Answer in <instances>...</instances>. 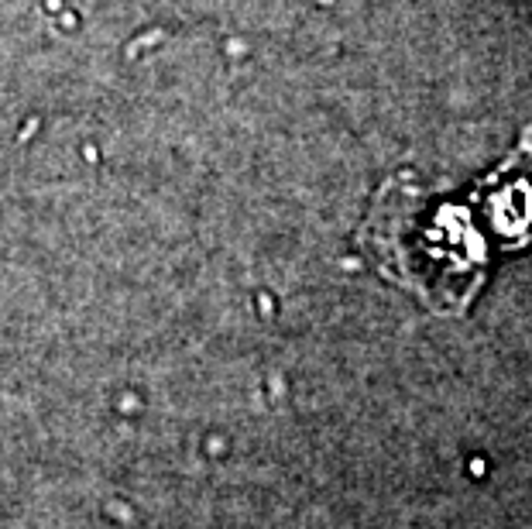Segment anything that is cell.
Listing matches in <instances>:
<instances>
[{"mask_svg":"<svg viewBox=\"0 0 532 529\" xmlns=\"http://www.w3.org/2000/svg\"><path fill=\"white\" fill-rule=\"evenodd\" d=\"M398 220L391 210L378 213V247L384 268L412 285L429 302L456 306L474 292L481 272V241L460 210L440 206L426 213L419 203L409 206Z\"/></svg>","mask_w":532,"mask_h":529,"instance_id":"1","label":"cell"}]
</instances>
